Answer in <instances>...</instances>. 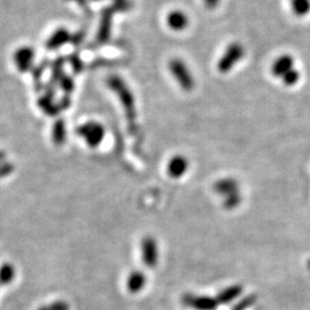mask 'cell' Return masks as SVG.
Masks as SVG:
<instances>
[{
  "mask_svg": "<svg viewBox=\"0 0 310 310\" xmlns=\"http://www.w3.org/2000/svg\"><path fill=\"white\" fill-rule=\"evenodd\" d=\"M35 59V53L31 46H20L13 54V62L20 72L28 71Z\"/></svg>",
  "mask_w": 310,
  "mask_h": 310,
  "instance_id": "cell-6",
  "label": "cell"
},
{
  "mask_svg": "<svg viewBox=\"0 0 310 310\" xmlns=\"http://www.w3.org/2000/svg\"><path fill=\"white\" fill-rule=\"evenodd\" d=\"M68 38H69L68 31H66L64 29L57 30L49 36V38L47 39L46 46L48 48H51V49L59 48L60 46H62V44L66 43V41L68 40Z\"/></svg>",
  "mask_w": 310,
  "mask_h": 310,
  "instance_id": "cell-13",
  "label": "cell"
},
{
  "mask_svg": "<svg viewBox=\"0 0 310 310\" xmlns=\"http://www.w3.org/2000/svg\"><path fill=\"white\" fill-rule=\"evenodd\" d=\"M16 276V269L11 263H3L0 266V285L5 286L13 282Z\"/></svg>",
  "mask_w": 310,
  "mask_h": 310,
  "instance_id": "cell-14",
  "label": "cell"
},
{
  "mask_svg": "<svg viewBox=\"0 0 310 310\" xmlns=\"http://www.w3.org/2000/svg\"><path fill=\"white\" fill-rule=\"evenodd\" d=\"M37 310H70V305L65 300H56L40 306Z\"/></svg>",
  "mask_w": 310,
  "mask_h": 310,
  "instance_id": "cell-18",
  "label": "cell"
},
{
  "mask_svg": "<svg viewBox=\"0 0 310 310\" xmlns=\"http://www.w3.org/2000/svg\"><path fill=\"white\" fill-rule=\"evenodd\" d=\"M147 275L141 270H133L126 277V290L132 294L141 292L147 284Z\"/></svg>",
  "mask_w": 310,
  "mask_h": 310,
  "instance_id": "cell-9",
  "label": "cell"
},
{
  "mask_svg": "<svg viewBox=\"0 0 310 310\" xmlns=\"http://www.w3.org/2000/svg\"><path fill=\"white\" fill-rule=\"evenodd\" d=\"M169 70L184 92L189 93L194 90L196 81L186 62L181 59H173L169 62Z\"/></svg>",
  "mask_w": 310,
  "mask_h": 310,
  "instance_id": "cell-1",
  "label": "cell"
},
{
  "mask_svg": "<svg viewBox=\"0 0 310 310\" xmlns=\"http://www.w3.org/2000/svg\"><path fill=\"white\" fill-rule=\"evenodd\" d=\"M241 195L239 192L237 193H234V194H231L229 196L226 197L225 201H224V207L228 210H232V209H235L237 206H239V204L241 203Z\"/></svg>",
  "mask_w": 310,
  "mask_h": 310,
  "instance_id": "cell-17",
  "label": "cell"
},
{
  "mask_svg": "<svg viewBox=\"0 0 310 310\" xmlns=\"http://www.w3.org/2000/svg\"><path fill=\"white\" fill-rule=\"evenodd\" d=\"M79 137H81L87 146L95 149L101 145L106 137L105 125L96 121H89L80 125L76 130Z\"/></svg>",
  "mask_w": 310,
  "mask_h": 310,
  "instance_id": "cell-2",
  "label": "cell"
},
{
  "mask_svg": "<svg viewBox=\"0 0 310 310\" xmlns=\"http://www.w3.org/2000/svg\"><path fill=\"white\" fill-rule=\"evenodd\" d=\"M203 1L205 3V6L211 10L216 9L221 2V0H203Z\"/></svg>",
  "mask_w": 310,
  "mask_h": 310,
  "instance_id": "cell-20",
  "label": "cell"
},
{
  "mask_svg": "<svg viewBox=\"0 0 310 310\" xmlns=\"http://www.w3.org/2000/svg\"><path fill=\"white\" fill-rule=\"evenodd\" d=\"M53 137L55 140V143L61 144L62 141H64L65 138V126L62 123H57L54 126V132H53Z\"/></svg>",
  "mask_w": 310,
  "mask_h": 310,
  "instance_id": "cell-19",
  "label": "cell"
},
{
  "mask_svg": "<svg viewBox=\"0 0 310 310\" xmlns=\"http://www.w3.org/2000/svg\"><path fill=\"white\" fill-rule=\"evenodd\" d=\"M257 301V296L255 294H249L241 298L236 304L233 305L231 310H247L253 306V304Z\"/></svg>",
  "mask_w": 310,
  "mask_h": 310,
  "instance_id": "cell-15",
  "label": "cell"
},
{
  "mask_svg": "<svg viewBox=\"0 0 310 310\" xmlns=\"http://www.w3.org/2000/svg\"><path fill=\"white\" fill-rule=\"evenodd\" d=\"M189 169V161L186 157L176 155L172 157L167 165V172L173 179L182 178Z\"/></svg>",
  "mask_w": 310,
  "mask_h": 310,
  "instance_id": "cell-7",
  "label": "cell"
},
{
  "mask_svg": "<svg viewBox=\"0 0 310 310\" xmlns=\"http://www.w3.org/2000/svg\"><path fill=\"white\" fill-rule=\"evenodd\" d=\"M244 57L245 48L240 42L230 43L218 62V70L221 73H228L238 62L244 59Z\"/></svg>",
  "mask_w": 310,
  "mask_h": 310,
  "instance_id": "cell-3",
  "label": "cell"
},
{
  "mask_svg": "<svg viewBox=\"0 0 310 310\" xmlns=\"http://www.w3.org/2000/svg\"><path fill=\"white\" fill-rule=\"evenodd\" d=\"M181 300L184 306L194 310H216L219 305L216 298L192 293L184 294Z\"/></svg>",
  "mask_w": 310,
  "mask_h": 310,
  "instance_id": "cell-5",
  "label": "cell"
},
{
  "mask_svg": "<svg viewBox=\"0 0 310 310\" xmlns=\"http://www.w3.org/2000/svg\"><path fill=\"white\" fill-rule=\"evenodd\" d=\"M166 23L170 30L176 32H180L185 31L189 27L190 19L184 11L180 9H175L167 14Z\"/></svg>",
  "mask_w": 310,
  "mask_h": 310,
  "instance_id": "cell-8",
  "label": "cell"
},
{
  "mask_svg": "<svg viewBox=\"0 0 310 310\" xmlns=\"http://www.w3.org/2000/svg\"><path fill=\"white\" fill-rule=\"evenodd\" d=\"M282 82L285 86L287 87H293L296 84H298L299 80H300V72L298 69H296L295 67L293 69H291L290 71H288L282 79Z\"/></svg>",
  "mask_w": 310,
  "mask_h": 310,
  "instance_id": "cell-16",
  "label": "cell"
},
{
  "mask_svg": "<svg viewBox=\"0 0 310 310\" xmlns=\"http://www.w3.org/2000/svg\"><path fill=\"white\" fill-rule=\"evenodd\" d=\"M214 190L219 195L227 197L231 194L239 192V184L235 179L225 178V179L219 180L215 183Z\"/></svg>",
  "mask_w": 310,
  "mask_h": 310,
  "instance_id": "cell-12",
  "label": "cell"
},
{
  "mask_svg": "<svg viewBox=\"0 0 310 310\" xmlns=\"http://www.w3.org/2000/svg\"><path fill=\"white\" fill-rule=\"evenodd\" d=\"M141 259L148 268H155L159 261L158 243L153 236H145L140 244Z\"/></svg>",
  "mask_w": 310,
  "mask_h": 310,
  "instance_id": "cell-4",
  "label": "cell"
},
{
  "mask_svg": "<svg viewBox=\"0 0 310 310\" xmlns=\"http://www.w3.org/2000/svg\"><path fill=\"white\" fill-rule=\"evenodd\" d=\"M243 293V286L241 285H231L219 292L216 297L219 304H229L240 297Z\"/></svg>",
  "mask_w": 310,
  "mask_h": 310,
  "instance_id": "cell-11",
  "label": "cell"
},
{
  "mask_svg": "<svg viewBox=\"0 0 310 310\" xmlns=\"http://www.w3.org/2000/svg\"><path fill=\"white\" fill-rule=\"evenodd\" d=\"M294 59L290 55H283L279 57L272 65L271 71L275 77H283L288 71L294 68Z\"/></svg>",
  "mask_w": 310,
  "mask_h": 310,
  "instance_id": "cell-10",
  "label": "cell"
},
{
  "mask_svg": "<svg viewBox=\"0 0 310 310\" xmlns=\"http://www.w3.org/2000/svg\"><path fill=\"white\" fill-rule=\"evenodd\" d=\"M11 171H12V167L8 164L0 166V178L7 176Z\"/></svg>",
  "mask_w": 310,
  "mask_h": 310,
  "instance_id": "cell-21",
  "label": "cell"
}]
</instances>
